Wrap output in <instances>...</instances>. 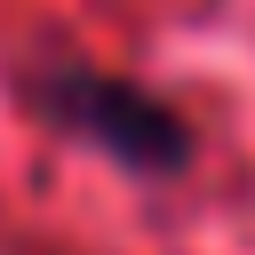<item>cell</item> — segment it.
Instances as JSON below:
<instances>
[{"mask_svg": "<svg viewBox=\"0 0 255 255\" xmlns=\"http://www.w3.org/2000/svg\"><path fill=\"white\" fill-rule=\"evenodd\" d=\"M24 96H32V112H40L48 128H64L72 143L120 159L128 175H183L191 151H199L191 120H183L167 96H151L143 80H120V72L56 64V72H32Z\"/></svg>", "mask_w": 255, "mask_h": 255, "instance_id": "1", "label": "cell"}]
</instances>
